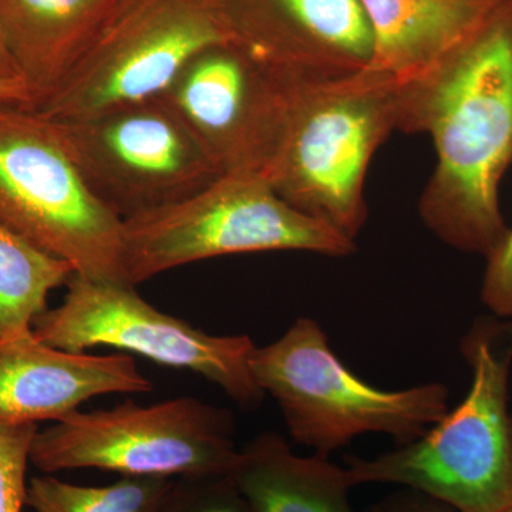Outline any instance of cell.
I'll use <instances>...</instances> for the list:
<instances>
[{
    "label": "cell",
    "mask_w": 512,
    "mask_h": 512,
    "mask_svg": "<svg viewBox=\"0 0 512 512\" xmlns=\"http://www.w3.org/2000/svg\"><path fill=\"white\" fill-rule=\"evenodd\" d=\"M399 131L427 134L436 148L419 202L424 225L448 247L487 258L508 232L500 185L512 165V0L403 84Z\"/></svg>",
    "instance_id": "cell-1"
},
{
    "label": "cell",
    "mask_w": 512,
    "mask_h": 512,
    "mask_svg": "<svg viewBox=\"0 0 512 512\" xmlns=\"http://www.w3.org/2000/svg\"><path fill=\"white\" fill-rule=\"evenodd\" d=\"M460 352L471 370L463 402L412 443L346 457L352 487L396 484L457 512H501L512 503V318H477Z\"/></svg>",
    "instance_id": "cell-2"
},
{
    "label": "cell",
    "mask_w": 512,
    "mask_h": 512,
    "mask_svg": "<svg viewBox=\"0 0 512 512\" xmlns=\"http://www.w3.org/2000/svg\"><path fill=\"white\" fill-rule=\"evenodd\" d=\"M400 93L402 84L367 67L289 83L266 180L293 208L356 241L367 220L370 163L399 131Z\"/></svg>",
    "instance_id": "cell-3"
},
{
    "label": "cell",
    "mask_w": 512,
    "mask_h": 512,
    "mask_svg": "<svg viewBox=\"0 0 512 512\" xmlns=\"http://www.w3.org/2000/svg\"><path fill=\"white\" fill-rule=\"evenodd\" d=\"M251 372L259 389L274 397L293 441L322 457L363 434H384L404 446L450 410L443 383L403 390L366 383L336 356L312 318L296 319L281 338L256 346Z\"/></svg>",
    "instance_id": "cell-4"
},
{
    "label": "cell",
    "mask_w": 512,
    "mask_h": 512,
    "mask_svg": "<svg viewBox=\"0 0 512 512\" xmlns=\"http://www.w3.org/2000/svg\"><path fill=\"white\" fill-rule=\"evenodd\" d=\"M124 269L131 286L218 256L301 251L342 258L355 241L293 208L262 175L224 174L161 210L124 221Z\"/></svg>",
    "instance_id": "cell-5"
},
{
    "label": "cell",
    "mask_w": 512,
    "mask_h": 512,
    "mask_svg": "<svg viewBox=\"0 0 512 512\" xmlns=\"http://www.w3.org/2000/svg\"><path fill=\"white\" fill-rule=\"evenodd\" d=\"M0 222L74 272L128 284L123 225L90 190L52 121L0 104Z\"/></svg>",
    "instance_id": "cell-6"
},
{
    "label": "cell",
    "mask_w": 512,
    "mask_h": 512,
    "mask_svg": "<svg viewBox=\"0 0 512 512\" xmlns=\"http://www.w3.org/2000/svg\"><path fill=\"white\" fill-rule=\"evenodd\" d=\"M238 454L228 409L178 397L153 406L128 400L77 410L37 431L30 463L45 474L93 468L121 477L178 478L231 474Z\"/></svg>",
    "instance_id": "cell-7"
},
{
    "label": "cell",
    "mask_w": 512,
    "mask_h": 512,
    "mask_svg": "<svg viewBox=\"0 0 512 512\" xmlns=\"http://www.w3.org/2000/svg\"><path fill=\"white\" fill-rule=\"evenodd\" d=\"M234 43L218 0H117L86 55L35 113L76 120L161 96L202 50Z\"/></svg>",
    "instance_id": "cell-8"
},
{
    "label": "cell",
    "mask_w": 512,
    "mask_h": 512,
    "mask_svg": "<svg viewBox=\"0 0 512 512\" xmlns=\"http://www.w3.org/2000/svg\"><path fill=\"white\" fill-rule=\"evenodd\" d=\"M52 124L90 190L123 221L183 201L224 175L164 96Z\"/></svg>",
    "instance_id": "cell-9"
},
{
    "label": "cell",
    "mask_w": 512,
    "mask_h": 512,
    "mask_svg": "<svg viewBox=\"0 0 512 512\" xmlns=\"http://www.w3.org/2000/svg\"><path fill=\"white\" fill-rule=\"evenodd\" d=\"M66 285L63 302L33 323V335L47 345L77 353L110 346L204 377L242 409L264 402L251 372L256 346L249 336L205 333L144 301L136 286L77 274Z\"/></svg>",
    "instance_id": "cell-10"
},
{
    "label": "cell",
    "mask_w": 512,
    "mask_h": 512,
    "mask_svg": "<svg viewBox=\"0 0 512 512\" xmlns=\"http://www.w3.org/2000/svg\"><path fill=\"white\" fill-rule=\"evenodd\" d=\"M291 82L227 43L192 57L161 96L222 173L265 177L278 147Z\"/></svg>",
    "instance_id": "cell-11"
},
{
    "label": "cell",
    "mask_w": 512,
    "mask_h": 512,
    "mask_svg": "<svg viewBox=\"0 0 512 512\" xmlns=\"http://www.w3.org/2000/svg\"><path fill=\"white\" fill-rule=\"evenodd\" d=\"M234 43L293 82L359 72L373 55L362 0H218Z\"/></svg>",
    "instance_id": "cell-12"
},
{
    "label": "cell",
    "mask_w": 512,
    "mask_h": 512,
    "mask_svg": "<svg viewBox=\"0 0 512 512\" xmlns=\"http://www.w3.org/2000/svg\"><path fill=\"white\" fill-rule=\"evenodd\" d=\"M133 357L53 348L33 330L0 339V423L60 421L103 394L147 393Z\"/></svg>",
    "instance_id": "cell-13"
},
{
    "label": "cell",
    "mask_w": 512,
    "mask_h": 512,
    "mask_svg": "<svg viewBox=\"0 0 512 512\" xmlns=\"http://www.w3.org/2000/svg\"><path fill=\"white\" fill-rule=\"evenodd\" d=\"M117 0H0V36L35 110L93 45Z\"/></svg>",
    "instance_id": "cell-14"
},
{
    "label": "cell",
    "mask_w": 512,
    "mask_h": 512,
    "mask_svg": "<svg viewBox=\"0 0 512 512\" xmlns=\"http://www.w3.org/2000/svg\"><path fill=\"white\" fill-rule=\"evenodd\" d=\"M503 0H362L373 32L367 69L407 84L439 66Z\"/></svg>",
    "instance_id": "cell-15"
},
{
    "label": "cell",
    "mask_w": 512,
    "mask_h": 512,
    "mask_svg": "<svg viewBox=\"0 0 512 512\" xmlns=\"http://www.w3.org/2000/svg\"><path fill=\"white\" fill-rule=\"evenodd\" d=\"M232 478L251 512H356L345 468L329 457H301L275 431L239 448Z\"/></svg>",
    "instance_id": "cell-16"
},
{
    "label": "cell",
    "mask_w": 512,
    "mask_h": 512,
    "mask_svg": "<svg viewBox=\"0 0 512 512\" xmlns=\"http://www.w3.org/2000/svg\"><path fill=\"white\" fill-rule=\"evenodd\" d=\"M76 274L69 262L43 251L0 222V339L32 330L50 292Z\"/></svg>",
    "instance_id": "cell-17"
},
{
    "label": "cell",
    "mask_w": 512,
    "mask_h": 512,
    "mask_svg": "<svg viewBox=\"0 0 512 512\" xmlns=\"http://www.w3.org/2000/svg\"><path fill=\"white\" fill-rule=\"evenodd\" d=\"M173 480L121 477L103 487H87L46 474L30 480L26 505L35 512H158Z\"/></svg>",
    "instance_id": "cell-18"
},
{
    "label": "cell",
    "mask_w": 512,
    "mask_h": 512,
    "mask_svg": "<svg viewBox=\"0 0 512 512\" xmlns=\"http://www.w3.org/2000/svg\"><path fill=\"white\" fill-rule=\"evenodd\" d=\"M158 512H251L232 474L174 478Z\"/></svg>",
    "instance_id": "cell-19"
},
{
    "label": "cell",
    "mask_w": 512,
    "mask_h": 512,
    "mask_svg": "<svg viewBox=\"0 0 512 512\" xmlns=\"http://www.w3.org/2000/svg\"><path fill=\"white\" fill-rule=\"evenodd\" d=\"M35 423H0V512H22L28 501L26 470Z\"/></svg>",
    "instance_id": "cell-20"
},
{
    "label": "cell",
    "mask_w": 512,
    "mask_h": 512,
    "mask_svg": "<svg viewBox=\"0 0 512 512\" xmlns=\"http://www.w3.org/2000/svg\"><path fill=\"white\" fill-rule=\"evenodd\" d=\"M485 261L481 301L493 315L512 318V227Z\"/></svg>",
    "instance_id": "cell-21"
},
{
    "label": "cell",
    "mask_w": 512,
    "mask_h": 512,
    "mask_svg": "<svg viewBox=\"0 0 512 512\" xmlns=\"http://www.w3.org/2000/svg\"><path fill=\"white\" fill-rule=\"evenodd\" d=\"M366 512H457L450 505L441 503L436 498L403 488L397 493L384 497L383 500L370 505Z\"/></svg>",
    "instance_id": "cell-22"
},
{
    "label": "cell",
    "mask_w": 512,
    "mask_h": 512,
    "mask_svg": "<svg viewBox=\"0 0 512 512\" xmlns=\"http://www.w3.org/2000/svg\"><path fill=\"white\" fill-rule=\"evenodd\" d=\"M0 104L32 109L33 97L25 80L19 77H0Z\"/></svg>",
    "instance_id": "cell-23"
},
{
    "label": "cell",
    "mask_w": 512,
    "mask_h": 512,
    "mask_svg": "<svg viewBox=\"0 0 512 512\" xmlns=\"http://www.w3.org/2000/svg\"><path fill=\"white\" fill-rule=\"evenodd\" d=\"M0 77H19V79H22L12 57L9 56L8 50H6L2 36H0Z\"/></svg>",
    "instance_id": "cell-24"
},
{
    "label": "cell",
    "mask_w": 512,
    "mask_h": 512,
    "mask_svg": "<svg viewBox=\"0 0 512 512\" xmlns=\"http://www.w3.org/2000/svg\"><path fill=\"white\" fill-rule=\"evenodd\" d=\"M501 512H512V503L510 505H508L507 508H504V510Z\"/></svg>",
    "instance_id": "cell-25"
}]
</instances>
